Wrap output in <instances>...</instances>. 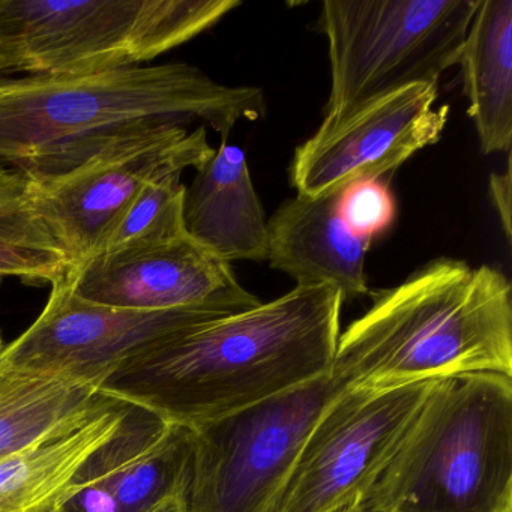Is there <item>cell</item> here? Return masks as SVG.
<instances>
[{"instance_id": "cell-13", "label": "cell", "mask_w": 512, "mask_h": 512, "mask_svg": "<svg viewBox=\"0 0 512 512\" xmlns=\"http://www.w3.org/2000/svg\"><path fill=\"white\" fill-rule=\"evenodd\" d=\"M193 433L142 407L128 406L115 436L98 449L77 478L100 482L121 512H145L187 496Z\"/></svg>"}, {"instance_id": "cell-24", "label": "cell", "mask_w": 512, "mask_h": 512, "mask_svg": "<svg viewBox=\"0 0 512 512\" xmlns=\"http://www.w3.org/2000/svg\"><path fill=\"white\" fill-rule=\"evenodd\" d=\"M329 512H373L370 506L365 502L364 496L352 497V499L344 502L343 505L337 506V508L331 509Z\"/></svg>"}, {"instance_id": "cell-20", "label": "cell", "mask_w": 512, "mask_h": 512, "mask_svg": "<svg viewBox=\"0 0 512 512\" xmlns=\"http://www.w3.org/2000/svg\"><path fill=\"white\" fill-rule=\"evenodd\" d=\"M185 190L179 175L149 182L116 218L92 257L185 235Z\"/></svg>"}, {"instance_id": "cell-17", "label": "cell", "mask_w": 512, "mask_h": 512, "mask_svg": "<svg viewBox=\"0 0 512 512\" xmlns=\"http://www.w3.org/2000/svg\"><path fill=\"white\" fill-rule=\"evenodd\" d=\"M458 64L482 154L511 151L512 0H478Z\"/></svg>"}, {"instance_id": "cell-3", "label": "cell", "mask_w": 512, "mask_h": 512, "mask_svg": "<svg viewBox=\"0 0 512 512\" xmlns=\"http://www.w3.org/2000/svg\"><path fill=\"white\" fill-rule=\"evenodd\" d=\"M340 334L329 373L352 389H388L469 373L512 377V289L488 265L439 257Z\"/></svg>"}, {"instance_id": "cell-23", "label": "cell", "mask_w": 512, "mask_h": 512, "mask_svg": "<svg viewBox=\"0 0 512 512\" xmlns=\"http://www.w3.org/2000/svg\"><path fill=\"white\" fill-rule=\"evenodd\" d=\"M512 167L511 157L506 158V169L503 173H491L490 176V196L493 200L494 208L500 217L503 232L506 239L511 241L512 223H511V185H512Z\"/></svg>"}, {"instance_id": "cell-9", "label": "cell", "mask_w": 512, "mask_h": 512, "mask_svg": "<svg viewBox=\"0 0 512 512\" xmlns=\"http://www.w3.org/2000/svg\"><path fill=\"white\" fill-rule=\"evenodd\" d=\"M433 382L340 392L311 428L272 512H329L367 496Z\"/></svg>"}, {"instance_id": "cell-6", "label": "cell", "mask_w": 512, "mask_h": 512, "mask_svg": "<svg viewBox=\"0 0 512 512\" xmlns=\"http://www.w3.org/2000/svg\"><path fill=\"white\" fill-rule=\"evenodd\" d=\"M478 0H326L331 94L338 115L409 86L436 83L458 64Z\"/></svg>"}, {"instance_id": "cell-22", "label": "cell", "mask_w": 512, "mask_h": 512, "mask_svg": "<svg viewBox=\"0 0 512 512\" xmlns=\"http://www.w3.org/2000/svg\"><path fill=\"white\" fill-rule=\"evenodd\" d=\"M80 490L62 506L61 512H121L118 502L100 482L92 479H76Z\"/></svg>"}, {"instance_id": "cell-28", "label": "cell", "mask_w": 512, "mask_h": 512, "mask_svg": "<svg viewBox=\"0 0 512 512\" xmlns=\"http://www.w3.org/2000/svg\"><path fill=\"white\" fill-rule=\"evenodd\" d=\"M59 512H61V511H59Z\"/></svg>"}, {"instance_id": "cell-19", "label": "cell", "mask_w": 512, "mask_h": 512, "mask_svg": "<svg viewBox=\"0 0 512 512\" xmlns=\"http://www.w3.org/2000/svg\"><path fill=\"white\" fill-rule=\"evenodd\" d=\"M70 268L28 196L25 173L0 166V278L55 283Z\"/></svg>"}, {"instance_id": "cell-25", "label": "cell", "mask_w": 512, "mask_h": 512, "mask_svg": "<svg viewBox=\"0 0 512 512\" xmlns=\"http://www.w3.org/2000/svg\"><path fill=\"white\" fill-rule=\"evenodd\" d=\"M145 512H188L185 497H175V499L166 500L154 508L148 509Z\"/></svg>"}, {"instance_id": "cell-26", "label": "cell", "mask_w": 512, "mask_h": 512, "mask_svg": "<svg viewBox=\"0 0 512 512\" xmlns=\"http://www.w3.org/2000/svg\"><path fill=\"white\" fill-rule=\"evenodd\" d=\"M0 349H4V343H2V338H0Z\"/></svg>"}, {"instance_id": "cell-4", "label": "cell", "mask_w": 512, "mask_h": 512, "mask_svg": "<svg viewBox=\"0 0 512 512\" xmlns=\"http://www.w3.org/2000/svg\"><path fill=\"white\" fill-rule=\"evenodd\" d=\"M365 502L373 512H512V377L434 380Z\"/></svg>"}, {"instance_id": "cell-12", "label": "cell", "mask_w": 512, "mask_h": 512, "mask_svg": "<svg viewBox=\"0 0 512 512\" xmlns=\"http://www.w3.org/2000/svg\"><path fill=\"white\" fill-rule=\"evenodd\" d=\"M65 277L79 298L124 310L209 305L242 313L262 304L239 284L230 263L188 233L100 254L68 269Z\"/></svg>"}, {"instance_id": "cell-2", "label": "cell", "mask_w": 512, "mask_h": 512, "mask_svg": "<svg viewBox=\"0 0 512 512\" xmlns=\"http://www.w3.org/2000/svg\"><path fill=\"white\" fill-rule=\"evenodd\" d=\"M266 113L260 88L224 86L188 64L64 77H0V166L55 175L110 143L161 125L202 121L229 137Z\"/></svg>"}, {"instance_id": "cell-11", "label": "cell", "mask_w": 512, "mask_h": 512, "mask_svg": "<svg viewBox=\"0 0 512 512\" xmlns=\"http://www.w3.org/2000/svg\"><path fill=\"white\" fill-rule=\"evenodd\" d=\"M439 85L409 86L338 115H325L295 151L290 184L298 196H335L347 185L382 179L439 142L449 107L436 109Z\"/></svg>"}, {"instance_id": "cell-16", "label": "cell", "mask_w": 512, "mask_h": 512, "mask_svg": "<svg viewBox=\"0 0 512 512\" xmlns=\"http://www.w3.org/2000/svg\"><path fill=\"white\" fill-rule=\"evenodd\" d=\"M127 407L110 398L77 427L0 460V512H59L80 490V470L121 427Z\"/></svg>"}, {"instance_id": "cell-8", "label": "cell", "mask_w": 512, "mask_h": 512, "mask_svg": "<svg viewBox=\"0 0 512 512\" xmlns=\"http://www.w3.org/2000/svg\"><path fill=\"white\" fill-rule=\"evenodd\" d=\"M214 152L205 125L194 131L161 125L122 137L65 172L25 173L28 196L73 268L97 253L116 218L145 185L199 169Z\"/></svg>"}, {"instance_id": "cell-7", "label": "cell", "mask_w": 512, "mask_h": 512, "mask_svg": "<svg viewBox=\"0 0 512 512\" xmlns=\"http://www.w3.org/2000/svg\"><path fill=\"white\" fill-rule=\"evenodd\" d=\"M346 386L331 373L191 428L188 512H272L311 428Z\"/></svg>"}, {"instance_id": "cell-14", "label": "cell", "mask_w": 512, "mask_h": 512, "mask_svg": "<svg viewBox=\"0 0 512 512\" xmlns=\"http://www.w3.org/2000/svg\"><path fill=\"white\" fill-rule=\"evenodd\" d=\"M370 244L338 214L335 196H298L278 206L268 220V260L296 286L331 284L349 302L370 293L365 257Z\"/></svg>"}, {"instance_id": "cell-27", "label": "cell", "mask_w": 512, "mask_h": 512, "mask_svg": "<svg viewBox=\"0 0 512 512\" xmlns=\"http://www.w3.org/2000/svg\"><path fill=\"white\" fill-rule=\"evenodd\" d=\"M0 350H2V349H0Z\"/></svg>"}, {"instance_id": "cell-18", "label": "cell", "mask_w": 512, "mask_h": 512, "mask_svg": "<svg viewBox=\"0 0 512 512\" xmlns=\"http://www.w3.org/2000/svg\"><path fill=\"white\" fill-rule=\"evenodd\" d=\"M109 400L98 386L83 380L0 370V460L77 427Z\"/></svg>"}, {"instance_id": "cell-21", "label": "cell", "mask_w": 512, "mask_h": 512, "mask_svg": "<svg viewBox=\"0 0 512 512\" xmlns=\"http://www.w3.org/2000/svg\"><path fill=\"white\" fill-rule=\"evenodd\" d=\"M338 214L358 238L371 244L397 215L394 194L382 179L353 182L337 194Z\"/></svg>"}, {"instance_id": "cell-1", "label": "cell", "mask_w": 512, "mask_h": 512, "mask_svg": "<svg viewBox=\"0 0 512 512\" xmlns=\"http://www.w3.org/2000/svg\"><path fill=\"white\" fill-rule=\"evenodd\" d=\"M343 304L331 284L296 286L143 350L100 394L184 427L223 418L329 373Z\"/></svg>"}, {"instance_id": "cell-10", "label": "cell", "mask_w": 512, "mask_h": 512, "mask_svg": "<svg viewBox=\"0 0 512 512\" xmlns=\"http://www.w3.org/2000/svg\"><path fill=\"white\" fill-rule=\"evenodd\" d=\"M224 308L136 311L92 304L74 293L65 274L52 283L46 307L0 350V370L61 374L101 383L133 356L194 326L230 316Z\"/></svg>"}, {"instance_id": "cell-5", "label": "cell", "mask_w": 512, "mask_h": 512, "mask_svg": "<svg viewBox=\"0 0 512 512\" xmlns=\"http://www.w3.org/2000/svg\"><path fill=\"white\" fill-rule=\"evenodd\" d=\"M239 0H0V76L139 67L188 43Z\"/></svg>"}, {"instance_id": "cell-15", "label": "cell", "mask_w": 512, "mask_h": 512, "mask_svg": "<svg viewBox=\"0 0 512 512\" xmlns=\"http://www.w3.org/2000/svg\"><path fill=\"white\" fill-rule=\"evenodd\" d=\"M185 230L224 262L268 257V221L245 152L221 140L185 190Z\"/></svg>"}]
</instances>
